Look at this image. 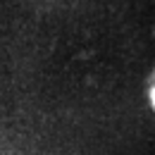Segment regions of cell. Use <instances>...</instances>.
<instances>
[{"label":"cell","mask_w":155,"mask_h":155,"mask_svg":"<svg viewBox=\"0 0 155 155\" xmlns=\"http://www.w3.org/2000/svg\"><path fill=\"white\" fill-rule=\"evenodd\" d=\"M150 103H153V107H155V86H153V91H150Z\"/></svg>","instance_id":"cell-1"}]
</instances>
